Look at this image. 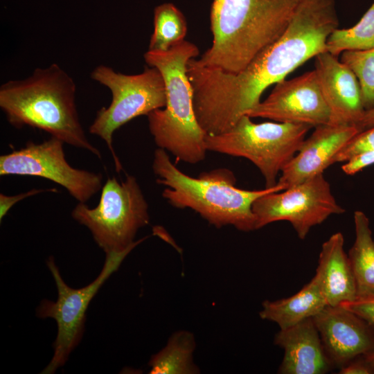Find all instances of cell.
Wrapping results in <instances>:
<instances>
[{"mask_svg":"<svg viewBox=\"0 0 374 374\" xmlns=\"http://www.w3.org/2000/svg\"><path fill=\"white\" fill-rule=\"evenodd\" d=\"M301 0H213L202 66L236 73L285 31Z\"/></svg>","mask_w":374,"mask_h":374,"instance_id":"obj_2","label":"cell"},{"mask_svg":"<svg viewBox=\"0 0 374 374\" xmlns=\"http://www.w3.org/2000/svg\"><path fill=\"white\" fill-rule=\"evenodd\" d=\"M339 26L335 0H301L282 35L236 73L187 65L197 121L206 134L224 132L260 102L263 92L326 51Z\"/></svg>","mask_w":374,"mask_h":374,"instance_id":"obj_1","label":"cell"},{"mask_svg":"<svg viewBox=\"0 0 374 374\" xmlns=\"http://www.w3.org/2000/svg\"><path fill=\"white\" fill-rule=\"evenodd\" d=\"M91 78L107 87L112 98L107 107L98 111L89 131L105 141L118 172L121 164L112 145L114 133L134 118L163 108L166 104L165 82L161 72L153 66L139 74L126 75L99 65L92 71Z\"/></svg>","mask_w":374,"mask_h":374,"instance_id":"obj_8","label":"cell"},{"mask_svg":"<svg viewBox=\"0 0 374 374\" xmlns=\"http://www.w3.org/2000/svg\"><path fill=\"white\" fill-rule=\"evenodd\" d=\"M344 247V235L337 232L323 243L319 256L315 275L330 306L357 298L355 277Z\"/></svg>","mask_w":374,"mask_h":374,"instance_id":"obj_17","label":"cell"},{"mask_svg":"<svg viewBox=\"0 0 374 374\" xmlns=\"http://www.w3.org/2000/svg\"><path fill=\"white\" fill-rule=\"evenodd\" d=\"M341 54L340 61L357 79L365 111L374 108V48L346 51Z\"/></svg>","mask_w":374,"mask_h":374,"instance_id":"obj_23","label":"cell"},{"mask_svg":"<svg viewBox=\"0 0 374 374\" xmlns=\"http://www.w3.org/2000/svg\"><path fill=\"white\" fill-rule=\"evenodd\" d=\"M152 170L157 183L166 186L162 195L170 205L190 208L217 228L231 225L244 232L256 230L253 202L268 193L284 190L277 184L260 190L239 188L233 173L225 168L190 177L181 172L161 148L154 151Z\"/></svg>","mask_w":374,"mask_h":374,"instance_id":"obj_4","label":"cell"},{"mask_svg":"<svg viewBox=\"0 0 374 374\" xmlns=\"http://www.w3.org/2000/svg\"><path fill=\"white\" fill-rule=\"evenodd\" d=\"M312 318L334 368L374 349V326L355 313L327 305Z\"/></svg>","mask_w":374,"mask_h":374,"instance_id":"obj_13","label":"cell"},{"mask_svg":"<svg viewBox=\"0 0 374 374\" xmlns=\"http://www.w3.org/2000/svg\"><path fill=\"white\" fill-rule=\"evenodd\" d=\"M365 356L366 357L369 362L372 364V366L374 367V349L370 353L366 354Z\"/></svg>","mask_w":374,"mask_h":374,"instance_id":"obj_30","label":"cell"},{"mask_svg":"<svg viewBox=\"0 0 374 374\" xmlns=\"http://www.w3.org/2000/svg\"><path fill=\"white\" fill-rule=\"evenodd\" d=\"M64 143L55 137L0 157V175L42 177L64 187L77 201L86 203L103 187V176L72 167L65 158Z\"/></svg>","mask_w":374,"mask_h":374,"instance_id":"obj_11","label":"cell"},{"mask_svg":"<svg viewBox=\"0 0 374 374\" xmlns=\"http://www.w3.org/2000/svg\"><path fill=\"white\" fill-rule=\"evenodd\" d=\"M71 216L90 231L105 253L136 247L146 239L134 241L137 231L150 222L148 204L136 179L132 175L121 182L115 177L108 178L102 187L97 206L91 208L79 202Z\"/></svg>","mask_w":374,"mask_h":374,"instance_id":"obj_7","label":"cell"},{"mask_svg":"<svg viewBox=\"0 0 374 374\" xmlns=\"http://www.w3.org/2000/svg\"><path fill=\"white\" fill-rule=\"evenodd\" d=\"M44 192H57L56 189H31L25 193H19L13 196L0 194V220L6 216L9 210L18 202L35 195Z\"/></svg>","mask_w":374,"mask_h":374,"instance_id":"obj_27","label":"cell"},{"mask_svg":"<svg viewBox=\"0 0 374 374\" xmlns=\"http://www.w3.org/2000/svg\"><path fill=\"white\" fill-rule=\"evenodd\" d=\"M187 30L183 13L171 3H162L154 10V31L148 50L168 51L184 40Z\"/></svg>","mask_w":374,"mask_h":374,"instance_id":"obj_21","label":"cell"},{"mask_svg":"<svg viewBox=\"0 0 374 374\" xmlns=\"http://www.w3.org/2000/svg\"><path fill=\"white\" fill-rule=\"evenodd\" d=\"M371 48H374V3L355 25L335 29L326 41V51L336 56L346 51Z\"/></svg>","mask_w":374,"mask_h":374,"instance_id":"obj_22","label":"cell"},{"mask_svg":"<svg viewBox=\"0 0 374 374\" xmlns=\"http://www.w3.org/2000/svg\"><path fill=\"white\" fill-rule=\"evenodd\" d=\"M134 247L122 252L106 253L99 275L87 286L78 289L71 287L64 282L53 257L48 258L46 263L56 285L57 298L55 301L43 299L36 314L39 318L53 319L57 323V332L53 343V357L42 373L53 374L65 364L71 353L81 341L90 302Z\"/></svg>","mask_w":374,"mask_h":374,"instance_id":"obj_9","label":"cell"},{"mask_svg":"<svg viewBox=\"0 0 374 374\" xmlns=\"http://www.w3.org/2000/svg\"><path fill=\"white\" fill-rule=\"evenodd\" d=\"M374 163V150L365 152L354 156L341 166L343 172L353 175L364 168Z\"/></svg>","mask_w":374,"mask_h":374,"instance_id":"obj_26","label":"cell"},{"mask_svg":"<svg viewBox=\"0 0 374 374\" xmlns=\"http://www.w3.org/2000/svg\"><path fill=\"white\" fill-rule=\"evenodd\" d=\"M355 240L348 257L355 277L357 298L374 296V240L369 220L361 211L354 213Z\"/></svg>","mask_w":374,"mask_h":374,"instance_id":"obj_19","label":"cell"},{"mask_svg":"<svg viewBox=\"0 0 374 374\" xmlns=\"http://www.w3.org/2000/svg\"><path fill=\"white\" fill-rule=\"evenodd\" d=\"M246 115L311 127L329 124L330 116L314 70L276 83Z\"/></svg>","mask_w":374,"mask_h":374,"instance_id":"obj_12","label":"cell"},{"mask_svg":"<svg viewBox=\"0 0 374 374\" xmlns=\"http://www.w3.org/2000/svg\"><path fill=\"white\" fill-rule=\"evenodd\" d=\"M199 53L195 44L184 40L168 51L148 50L144 54L147 64L162 74L166 89L164 109H155L147 116L150 132L159 148L190 164L203 161L207 152V134L197 121L187 75L188 62Z\"/></svg>","mask_w":374,"mask_h":374,"instance_id":"obj_5","label":"cell"},{"mask_svg":"<svg viewBox=\"0 0 374 374\" xmlns=\"http://www.w3.org/2000/svg\"><path fill=\"white\" fill-rule=\"evenodd\" d=\"M339 374H374V367L365 355H360L352 359L339 368Z\"/></svg>","mask_w":374,"mask_h":374,"instance_id":"obj_28","label":"cell"},{"mask_svg":"<svg viewBox=\"0 0 374 374\" xmlns=\"http://www.w3.org/2000/svg\"><path fill=\"white\" fill-rule=\"evenodd\" d=\"M75 93L73 78L53 63L36 68L25 79L3 83L0 87V107L12 126L43 130L100 159V152L88 140L80 121Z\"/></svg>","mask_w":374,"mask_h":374,"instance_id":"obj_3","label":"cell"},{"mask_svg":"<svg viewBox=\"0 0 374 374\" xmlns=\"http://www.w3.org/2000/svg\"><path fill=\"white\" fill-rule=\"evenodd\" d=\"M256 230L270 223L287 221L303 240L310 229L345 210L336 201L323 174L285 190L268 193L252 205Z\"/></svg>","mask_w":374,"mask_h":374,"instance_id":"obj_10","label":"cell"},{"mask_svg":"<svg viewBox=\"0 0 374 374\" xmlns=\"http://www.w3.org/2000/svg\"><path fill=\"white\" fill-rule=\"evenodd\" d=\"M374 126V108L365 111L363 117L357 124V127L362 130Z\"/></svg>","mask_w":374,"mask_h":374,"instance_id":"obj_29","label":"cell"},{"mask_svg":"<svg viewBox=\"0 0 374 374\" xmlns=\"http://www.w3.org/2000/svg\"><path fill=\"white\" fill-rule=\"evenodd\" d=\"M328 305L321 283L314 275L312 280L294 295L276 301H265L259 312L262 319L285 329L308 318H312Z\"/></svg>","mask_w":374,"mask_h":374,"instance_id":"obj_18","label":"cell"},{"mask_svg":"<svg viewBox=\"0 0 374 374\" xmlns=\"http://www.w3.org/2000/svg\"><path fill=\"white\" fill-rule=\"evenodd\" d=\"M362 130L354 125H323L303 141L281 171L277 184L286 189L323 172L335 155Z\"/></svg>","mask_w":374,"mask_h":374,"instance_id":"obj_14","label":"cell"},{"mask_svg":"<svg viewBox=\"0 0 374 374\" xmlns=\"http://www.w3.org/2000/svg\"><path fill=\"white\" fill-rule=\"evenodd\" d=\"M374 150V126L366 129L352 138L335 155L333 164L346 162L355 155Z\"/></svg>","mask_w":374,"mask_h":374,"instance_id":"obj_24","label":"cell"},{"mask_svg":"<svg viewBox=\"0 0 374 374\" xmlns=\"http://www.w3.org/2000/svg\"><path fill=\"white\" fill-rule=\"evenodd\" d=\"M362 317L374 326V296L356 298L339 305Z\"/></svg>","mask_w":374,"mask_h":374,"instance_id":"obj_25","label":"cell"},{"mask_svg":"<svg viewBox=\"0 0 374 374\" xmlns=\"http://www.w3.org/2000/svg\"><path fill=\"white\" fill-rule=\"evenodd\" d=\"M274 344L284 350L280 374H323L334 366L328 357L313 318L275 335Z\"/></svg>","mask_w":374,"mask_h":374,"instance_id":"obj_16","label":"cell"},{"mask_svg":"<svg viewBox=\"0 0 374 374\" xmlns=\"http://www.w3.org/2000/svg\"><path fill=\"white\" fill-rule=\"evenodd\" d=\"M314 58V70L330 114L329 124L357 126L365 109L356 76L337 56L326 51Z\"/></svg>","mask_w":374,"mask_h":374,"instance_id":"obj_15","label":"cell"},{"mask_svg":"<svg viewBox=\"0 0 374 374\" xmlns=\"http://www.w3.org/2000/svg\"><path fill=\"white\" fill-rule=\"evenodd\" d=\"M312 127L303 124L278 122L254 123L242 116L229 130L218 134H207V151L251 161L260 171L265 188L276 185L277 177L299 150Z\"/></svg>","mask_w":374,"mask_h":374,"instance_id":"obj_6","label":"cell"},{"mask_svg":"<svg viewBox=\"0 0 374 374\" xmlns=\"http://www.w3.org/2000/svg\"><path fill=\"white\" fill-rule=\"evenodd\" d=\"M195 347L192 333L179 331L174 333L166 346L152 356L148 365L150 374H194L199 373L194 364Z\"/></svg>","mask_w":374,"mask_h":374,"instance_id":"obj_20","label":"cell"}]
</instances>
